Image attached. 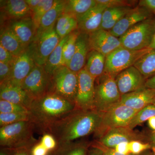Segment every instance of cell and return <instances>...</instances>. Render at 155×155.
Instances as JSON below:
<instances>
[{
    "mask_svg": "<svg viewBox=\"0 0 155 155\" xmlns=\"http://www.w3.org/2000/svg\"><path fill=\"white\" fill-rule=\"evenodd\" d=\"M76 110L75 103L51 92L33 100L29 112L32 122L44 133L53 123Z\"/></svg>",
    "mask_w": 155,
    "mask_h": 155,
    "instance_id": "cell-2",
    "label": "cell"
},
{
    "mask_svg": "<svg viewBox=\"0 0 155 155\" xmlns=\"http://www.w3.org/2000/svg\"><path fill=\"white\" fill-rule=\"evenodd\" d=\"M31 147H22L12 149L11 155H31Z\"/></svg>",
    "mask_w": 155,
    "mask_h": 155,
    "instance_id": "cell-45",
    "label": "cell"
},
{
    "mask_svg": "<svg viewBox=\"0 0 155 155\" xmlns=\"http://www.w3.org/2000/svg\"><path fill=\"white\" fill-rule=\"evenodd\" d=\"M150 49L133 51L122 46L116 49L106 56L104 73L116 78L123 70L134 66L137 61Z\"/></svg>",
    "mask_w": 155,
    "mask_h": 155,
    "instance_id": "cell-7",
    "label": "cell"
},
{
    "mask_svg": "<svg viewBox=\"0 0 155 155\" xmlns=\"http://www.w3.org/2000/svg\"><path fill=\"white\" fill-rule=\"evenodd\" d=\"M155 33V17L139 22L119 39L122 47L139 51L149 48Z\"/></svg>",
    "mask_w": 155,
    "mask_h": 155,
    "instance_id": "cell-5",
    "label": "cell"
},
{
    "mask_svg": "<svg viewBox=\"0 0 155 155\" xmlns=\"http://www.w3.org/2000/svg\"><path fill=\"white\" fill-rule=\"evenodd\" d=\"M16 58H17L13 56L10 52L0 45V62L13 64Z\"/></svg>",
    "mask_w": 155,
    "mask_h": 155,
    "instance_id": "cell-41",
    "label": "cell"
},
{
    "mask_svg": "<svg viewBox=\"0 0 155 155\" xmlns=\"http://www.w3.org/2000/svg\"><path fill=\"white\" fill-rule=\"evenodd\" d=\"M11 113H30L29 110L24 106L10 102L5 100H0V114Z\"/></svg>",
    "mask_w": 155,
    "mask_h": 155,
    "instance_id": "cell-34",
    "label": "cell"
},
{
    "mask_svg": "<svg viewBox=\"0 0 155 155\" xmlns=\"http://www.w3.org/2000/svg\"><path fill=\"white\" fill-rule=\"evenodd\" d=\"M35 127L31 121H22L1 127V146L12 149L31 147L38 142L33 136Z\"/></svg>",
    "mask_w": 155,
    "mask_h": 155,
    "instance_id": "cell-3",
    "label": "cell"
},
{
    "mask_svg": "<svg viewBox=\"0 0 155 155\" xmlns=\"http://www.w3.org/2000/svg\"><path fill=\"white\" fill-rule=\"evenodd\" d=\"M0 98L24 106L29 110L33 100L21 87L8 82L1 84Z\"/></svg>",
    "mask_w": 155,
    "mask_h": 155,
    "instance_id": "cell-20",
    "label": "cell"
},
{
    "mask_svg": "<svg viewBox=\"0 0 155 155\" xmlns=\"http://www.w3.org/2000/svg\"><path fill=\"white\" fill-rule=\"evenodd\" d=\"M51 76L43 66L36 65L22 84V88L33 100L44 95L49 92Z\"/></svg>",
    "mask_w": 155,
    "mask_h": 155,
    "instance_id": "cell-10",
    "label": "cell"
},
{
    "mask_svg": "<svg viewBox=\"0 0 155 155\" xmlns=\"http://www.w3.org/2000/svg\"><path fill=\"white\" fill-rule=\"evenodd\" d=\"M154 116H155V106L151 104L138 111L131 119L127 127L133 130L137 125H140Z\"/></svg>",
    "mask_w": 155,
    "mask_h": 155,
    "instance_id": "cell-31",
    "label": "cell"
},
{
    "mask_svg": "<svg viewBox=\"0 0 155 155\" xmlns=\"http://www.w3.org/2000/svg\"><path fill=\"white\" fill-rule=\"evenodd\" d=\"M102 150L101 148L97 147L92 149L89 153V155H102Z\"/></svg>",
    "mask_w": 155,
    "mask_h": 155,
    "instance_id": "cell-49",
    "label": "cell"
},
{
    "mask_svg": "<svg viewBox=\"0 0 155 155\" xmlns=\"http://www.w3.org/2000/svg\"><path fill=\"white\" fill-rule=\"evenodd\" d=\"M101 117L102 113L96 110H75L49 126L44 133L52 134L58 142V146L67 144L95 133Z\"/></svg>",
    "mask_w": 155,
    "mask_h": 155,
    "instance_id": "cell-1",
    "label": "cell"
},
{
    "mask_svg": "<svg viewBox=\"0 0 155 155\" xmlns=\"http://www.w3.org/2000/svg\"><path fill=\"white\" fill-rule=\"evenodd\" d=\"M115 78L104 73L95 80L94 109L104 113L120 102Z\"/></svg>",
    "mask_w": 155,
    "mask_h": 155,
    "instance_id": "cell-4",
    "label": "cell"
},
{
    "mask_svg": "<svg viewBox=\"0 0 155 155\" xmlns=\"http://www.w3.org/2000/svg\"><path fill=\"white\" fill-rule=\"evenodd\" d=\"M128 143L123 142L117 145L114 149L117 152L122 154L127 155L130 153L128 148Z\"/></svg>",
    "mask_w": 155,
    "mask_h": 155,
    "instance_id": "cell-44",
    "label": "cell"
},
{
    "mask_svg": "<svg viewBox=\"0 0 155 155\" xmlns=\"http://www.w3.org/2000/svg\"><path fill=\"white\" fill-rule=\"evenodd\" d=\"M51 153L49 152V153L47 155H51Z\"/></svg>",
    "mask_w": 155,
    "mask_h": 155,
    "instance_id": "cell-56",
    "label": "cell"
},
{
    "mask_svg": "<svg viewBox=\"0 0 155 155\" xmlns=\"http://www.w3.org/2000/svg\"><path fill=\"white\" fill-rule=\"evenodd\" d=\"M40 142L49 152L54 151L58 147V143L56 138L52 134L49 133H45Z\"/></svg>",
    "mask_w": 155,
    "mask_h": 155,
    "instance_id": "cell-37",
    "label": "cell"
},
{
    "mask_svg": "<svg viewBox=\"0 0 155 155\" xmlns=\"http://www.w3.org/2000/svg\"><path fill=\"white\" fill-rule=\"evenodd\" d=\"M87 145L85 143H75L74 142L58 146L53 151V155H87Z\"/></svg>",
    "mask_w": 155,
    "mask_h": 155,
    "instance_id": "cell-29",
    "label": "cell"
},
{
    "mask_svg": "<svg viewBox=\"0 0 155 155\" xmlns=\"http://www.w3.org/2000/svg\"><path fill=\"white\" fill-rule=\"evenodd\" d=\"M78 86L75 104L76 110H95V79L84 68L78 73Z\"/></svg>",
    "mask_w": 155,
    "mask_h": 155,
    "instance_id": "cell-11",
    "label": "cell"
},
{
    "mask_svg": "<svg viewBox=\"0 0 155 155\" xmlns=\"http://www.w3.org/2000/svg\"><path fill=\"white\" fill-rule=\"evenodd\" d=\"M121 96L144 87L146 79L134 66L123 70L115 78Z\"/></svg>",
    "mask_w": 155,
    "mask_h": 155,
    "instance_id": "cell-15",
    "label": "cell"
},
{
    "mask_svg": "<svg viewBox=\"0 0 155 155\" xmlns=\"http://www.w3.org/2000/svg\"><path fill=\"white\" fill-rule=\"evenodd\" d=\"M69 35L61 39L60 42L51 54L43 67L48 74L51 76L54 72L62 66L63 47Z\"/></svg>",
    "mask_w": 155,
    "mask_h": 155,
    "instance_id": "cell-26",
    "label": "cell"
},
{
    "mask_svg": "<svg viewBox=\"0 0 155 155\" xmlns=\"http://www.w3.org/2000/svg\"><path fill=\"white\" fill-rule=\"evenodd\" d=\"M3 3V11L10 19L16 20L31 16V11L25 0H8Z\"/></svg>",
    "mask_w": 155,
    "mask_h": 155,
    "instance_id": "cell-23",
    "label": "cell"
},
{
    "mask_svg": "<svg viewBox=\"0 0 155 155\" xmlns=\"http://www.w3.org/2000/svg\"><path fill=\"white\" fill-rule=\"evenodd\" d=\"M97 4L96 0H68L64 13L76 17L86 13Z\"/></svg>",
    "mask_w": 155,
    "mask_h": 155,
    "instance_id": "cell-28",
    "label": "cell"
},
{
    "mask_svg": "<svg viewBox=\"0 0 155 155\" xmlns=\"http://www.w3.org/2000/svg\"><path fill=\"white\" fill-rule=\"evenodd\" d=\"M149 126L151 129L155 131V116L151 117L148 120Z\"/></svg>",
    "mask_w": 155,
    "mask_h": 155,
    "instance_id": "cell-51",
    "label": "cell"
},
{
    "mask_svg": "<svg viewBox=\"0 0 155 155\" xmlns=\"http://www.w3.org/2000/svg\"><path fill=\"white\" fill-rule=\"evenodd\" d=\"M66 2V1L56 0L53 7L42 18L36 35L55 27L58 18L64 13Z\"/></svg>",
    "mask_w": 155,
    "mask_h": 155,
    "instance_id": "cell-22",
    "label": "cell"
},
{
    "mask_svg": "<svg viewBox=\"0 0 155 155\" xmlns=\"http://www.w3.org/2000/svg\"><path fill=\"white\" fill-rule=\"evenodd\" d=\"M0 45L16 58L20 55L26 49L8 26L1 29Z\"/></svg>",
    "mask_w": 155,
    "mask_h": 155,
    "instance_id": "cell-24",
    "label": "cell"
},
{
    "mask_svg": "<svg viewBox=\"0 0 155 155\" xmlns=\"http://www.w3.org/2000/svg\"><path fill=\"white\" fill-rule=\"evenodd\" d=\"M152 104L154 105L155 106V98L154 99L152 103Z\"/></svg>",
    "mask_w": 155,
    "mask_h": 155,
    "instance_id": "cell-55",
    "label": "cell"
},
{
    "mask_svg": "<svg viewBox=\"0 0 155 155\" xmlns=\"http://www.w3.org/2000/svg\"><path fill=\"white\" fill-rule=\"evenodd\" d=\"M138 112L119 103L102 113L101 120L95 134L100 137L113 128L128 127L131 119Z\"/></svg>",
    "mask_w": 155,
    "mask_h": 155,
    "instance_id": "cell-8",
    "label": "cell"
},
{
    "mask_svg": "<svg viewBox=\"0 0 155 155\" xmlns=\"http://www.w3.org/2000/svg\"><path fill=\"white\" fill-rule=\"evenodd\" d=\"M128 8H131L124 7V8H107L103 13L102 22L108 21L116 14L121 13Z\"/></svg>",
    "mask_w": 155,
    "mask_h": 155,
    "instance_id": "cell-40",
    "label": "cell"
},
{
    "mask_svg": "<svg viewBox=\"0 0 155 155\" xmlns=\"http://www.w3.org/2000/svg\"><path fill=\"white\" fill-rule=\"evenodd\" d=\"M14 64H6L2 62H0V82L1 84L7 81L10 78L12 73Z\"/></svg>",
    "mask_w": 155,
    "mask_h": 155,
    "instance_id": "cell-39",
    "label": "cell"
},
{
    "mask_svg": "<svg viewBox=\"0 0 155 155\" xmlns=\"http://www.w3.org/2000/svg\"><path fill=\"white\" fill-rule=\"evenodd\" d=\"M49 152L39 141L34 145L31 148V155H47Z\"/></svg>",
    "mask_w": 155,
    "mask_h": 155,
    "instance_id": "cell-42",
    "label": "cell"
},
{
    "mask_svg": "<svg viewBox=\"0 0 155 155\" xmlns=\"http://www.w3.org/2000/svg\"><path fill=\"white\" fill-rule=\"evenodd\" d=\"M155 98V90L146 87L121 96L120 104L136 111L151 104Z\"/></svg>",
    "mask_w": 155,
    "mask_h": 155,
    "instance_id": "cell-19",
    "label": "cell"
},
{
    "mask_svg": "<svg viewBox=\"0 0 155 155\" xmlns=\"http://www.w3.org/2000/svg\"><path fill=\"white\" fill-rule=\"evenodd\" d=\"M150 144L151 146L152 149L155 155V131L151 135L150 138Z\"/></svg>",
    "mask_w": 155,
    "mask_h": 155,
    "instance_id": "cell-50",
    "label": "cell"
},
{
    "mask_svg": "<svg viewBox=\"0 0 155 155\" xmlns=\"http://www.w3.org/2000/svg\"><path fill=\"white\" fill-rule=\"evenodd\" d=\"M56 2V0H41L38 6L31 11V17L37 30L39 26L42 18L53 7Z\"/></svg>",
    "mask_w": 155,
    "mask_h": 155,
    "instance_id": "cell-32",
    "label": "cell"
},
{
    "mask_svg": "<svg viewBox=\"0 0 155 155\" xmlns=\"http://www.w3.org/2000/svg\"><path fill=\"white\" fill-rule=\"evenodd\" d=\"M78 86V74L66 66H61L51 76L48 92L75 103Z\"/></svg>",
    "mask_w": 155,
    "mask_h": 155,
    "instance_id": "cell-6",
    "label": "cell"
},
{
    "mask_svg": "<svg viewBox=\"0 0 155 155\" xmlns=\"http://www.w3.org/2000/svg\"><path fill=\"white\" fill-rule=\"evenodd\" d=\"M145 86L148 88L155 90V75L147 79Z\"/></svg>",
    "mask_w": 155,
    "mask_h": 155,
    "instance_id": "cell-47",
    "label": "cell"
},
{
    "mask_svg": "<svg viewBox=\"0 0 155 155\" xmlns=\"http://www.w3.org/2000/svg\"><path fill=\"white\" fill-rule=\"evenodd\" d=\"M97 3L102 4L107 8H134L138 5V1L129 0H96Z\"/></svg>",
    "mask_w": 155,
    "mask_h": 155,
    "instance_id": "cell-35",
    "label": "cell"
},
{
    "mask_svg": "<svg viewBox=\"0 0 155 155\" xmlns=\"http://www.w3.org/2000/svg\"><path fill=\"white\" fill-rule=\"evenodd\" d=\"M133 8H128L119 14H116L114 17H112L110 19L108 20V21H105L102 22L100 29H104L107 31L110 30L112 29L115 25L119 22V20L121 19L125 14H127L131 9Z\"/></svg>",
    "mask_w": 155,
    "mask_h": 155,
    "instance_id": "cell-38",
    "label": "cell"
},
{
    "mask_svg": "<svg viewBox=\"0 0 155 155\" xmlns=\"http://www.w3.org/2000/svg\"><path fill=\"white\" fill-rule=\"evenodd\" d=\"M36 65L32 51L29 46L16 58L11 76L5 82L21 87L23 81Z\"/></svg>",
    "mask_w": 155,
    "mask_h": 155,
    "instance_id": "cell-14",
    "label": "cell"
},
{
    "mask_svg": "<svg viewBox=\"0 0 155 155\" xmlns=\"http://www.w3.org/2000/svg\"><path fill=\"white\" fill-rule=\"evenodd\" d=\"M25 1L31 12L34 9H35L38 6L39 4L41 2V0H25Z\"/></svg>",
    "mask_w": 155,
    "mask_h": 155,
    "instance_id": "cell-48",
    "label": "cell"
},
{
    "mask_svg": "<svg viewBox=\"0 0 155 155\" xmlns=\"http://www.w3.org/2000/svg\"><path fill=\"white\" fill-rule=\"evenodd\" d=\"M88 35L90 51L95 50L106 57L122 46L119 38L114 36L109 31L100 28Z\"/></svg>",
    "mask_w": 155,
    "mask_h": 155,
    "instance_id": "cell-12",
    "label": "cell"
},
{
    "mask_svg": "<svg viewBox=\"0 0 155 155\" xmlns=\"http://www.w3.org/2000/svg\"><path fill=\"white\" fill-rule=\"evenodd\" d=\"M22 121H31L30 113L0 114V126H6Z\"/></svg>",
    "mask_w": 155,
    "mask_h": 155,
    "instance_id": "cell-33",
    "label": "cell"
},
{
    "mask_svg": "<svg viewBox=\"0 0 155 155\" xmlns=\"http://www.w3.org/2000/svg\"><path fill=\"white\" fill-rule=\"evenodd\" d=\"M140 71L145 78L155 75V49H150L137 61L134 66Z\"/></svg>",
    "mask_w": 155,
    "mask_h": 155,
    "instance_id": "cell-27",
    "label": "cell"
},
{
    "mask_svg": "<svg viewBox=\"0 0 155 155\" xmlns=\"http://www.w3.org/2000/svg\"><path fill=\"white\" fill-rule=\"evenodd\" d=\"M107 8L104 5L97 3L86 13L76 16L78 29L80 33L89 34L99 29L102 22L103 13Z\"/></svg>",
    "mask_w": 155,
    "mask_h": 155,
    "instance_id": "cell-17",
    "label": "cell"
},
{
    "mask_svg": "<svg viewBox=\"0 0 155 155\" xmlns=\"http://www.w3.org/2000/svg\"><path fill=\"white\" fill-rule=\"evenodd\" d=\"M61 39L56 32L55 27L35 36L29 46L36 65L40 66L45 65Z\"/></svg>",
    "mask_w": 155,
    "mask_h": 155,
    "instance_id": "cell-9",
    "label": "cell"
},
{
    "mask_svg": "<svg viewBox=\"0 0 155 155\" xmlns=\"http://www.w3.org/2000/svg\"><path fill=\"white\" fill-rule=\"evenodd\" d=\"M149 48L151 49H155V33L153 38V39L150 45Z\"/></svg>",
    "mask_w": 155,
    "mask_h": 155,
    "instance_id": "cell-53",
    "label": "cell"
},
{
    "mask_svg": "<svg viewBox=\"0 0 155 155\" xmlns=\"http://www.w3.org/2000/svg\"><path fill=\"white\" fill-rule=\"evenodd\" d=\"M8 27L16 35L25 48L34 41L36 36L37 28L31 16L12 20Z\"/></svg>",
    "mask_w": 155,
    "mask_h": 155,
    "instance_id": "cell-18",
    "label": "cell"
},
{
    "mask_svg": "<svg viewBox=\"0 0 155 155\" xmlns=\"http://www.w3.org/2000/svg\"><path fill=\"white\" fill-rule=\"evenodd\" d=\"M101 149L102 150V155H125L117 152L114 149L107 148H106V149L105 148L104 149H103L101 148ZM127 155H134L130 153Z\"/></svg>",
    "mask_w": 155,
    "mask_h": 155,
    "instance_id": "cell-46",
    "label": "cell"
},
{
    "mask_svg": "<svg viewBox=\"0 0 155 155\" xmlns=\"http://www.w3.org/2000/svg\"><path fill=\"white\" fill-rule=\"evenodd\" d=\"M137 5L145 8L155 17V0H140Z\"/></svg>",
    "mask_w": 155,
    "mask_h": 155,
    "instance_id": "cell-43",
    "label": "cell"
},
{
    "mask_svg": "<svg viewBox=\"0 0 155 155\" xmlns=\"http://www.w3.org/2000/svg\"><path fill=\"white\" fill-rule=\"evenodd\" d=\"M153 17L154 15L148 10L137 5L125 14L109 31L114 36L119 38L139 22Z\"/></svg>",
    "mask_w": 155,
    "mask_h": 155,
    "instance_id": "cell-13",
    "label": "cell"
},
{
    "mask_svg": "<svg viewBox=\"0 0 155 155\" xmlns=\"http://www.w3.org/2000/svg\"><path fill=\"white\" fill-rule=\"evenodd\" d=\"M128 148L130 153L134 155L140 154L151 149L150 143H144L139 140H134L128 143Z\"/></svg>",
    "mask_w": 155,
    "mask_h": 155,
    "instance_id": "cell-36",
    "label": "cell"
},
{
    "mask_svg": "<svg viewBox=\"0 0 155 155\" xmlns=\"http://www.w3.org/2000/svg\"><path fill=\"white\" fill-rule=\"evenodd\" d=\"M80 33L77 29L69 35L63 47L62 66L69 67L75 53L76 40Z\"/></svg>",
    "mask_w": 155,
    "mask_h": 155,
    "instance_id": "cell-30",
    "label": "cell"
},
{
    "mask_svg": "<svg viewBox=\"0 0 155 155\" xmlns=\"http://www.w3.org/2000/svg\"><path fill=\"white\" fill-rule=\"evenodd\" d=\"M106 56L95 50H91L87 58L84 69L95 79L104 72Z\"/></svg>",
    "mask_w": 155,
    "mask_h": 155,
    "instance_id": "cell-25",
    "label": "cell"
},
{
    "mask_svg": "<svg viewBox=\"0 0 155 155\" xmlns=\"http://www.w3.org/2000/svg\"><path fill=\"white\" fill-rule=\"evenodd\" d=\"M90 51L88 35L79 33L76 40L75 53L68 67L69 69L77 73L84 69Z\"/></svg>",
    "mask_w": 155,
    "mask_h": 155,
    "instance_id": "cell-21",
    "label": "cell"
},
{
    "mask_svg": "<svg viewBox=\"0 0 155 155\" xmlns=\"http://www.w3.org/2000/svg\"><path fill=\"white\" fill-rule=\"evenodd\" d=\"M142 137L128 127H119L110 129L99 138L100 144L107 148L114 149L123 142L140 140Z\"/></svg>",
    "mask_w": 155,
    "mask_h": 155,
    "instance_id": "cell-16",
    "label": "cell"
},
{
    "mask_svg": "<svg viewBox=\"0 0 155 155\" xmlns=\"http://www.w3.org/2000/svg\"><path fill=\"white\" fill-rule=\"evenodd\" d=\"M12 151V149L2 148V149L1 150L0 155H11Z\"/></svg>",
    "mask_w": 155,
    "mask_h": 155,
    "instance_id": "cell-52",
    "label": "cell"
},
{
    "mask_svg": "<svg viewBox=\"0 0 155 155\" xmlns=\"http://www.w3.org/2000/svg\"><path fill=\"white\" fill-rule=\"evenodd\" d=\"M138 155H155L154 153H153V152H151L150 151V150H147L146 151Z\"/></svg>",
    "mask_w": 155,
    "mask_h": 155,
    "instance_id": "cell-54",
    "label": "cell"
}]
</instances>
